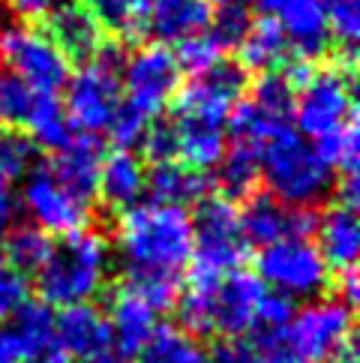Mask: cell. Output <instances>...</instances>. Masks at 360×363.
I'll list each match as a JSON object with an SVG mask.
<instances>
[{
    "label": "cell",
    "mask_w": 360,
    "mask_h": 363,
    "mask_svg": "<svg viewBox=\"0 0 360 363\" xmlns=\"http://www.w3.org/2000/svg\"><path fill=\"white\" fill-rule=\"evenodd\" d=\"M252 24V16L247 12V6H235V4H225L220 6L216 12H210V21H208V33L213 36L216 43H220V48L225 51H235L243 36H247Z\"/></svg>",
    "instance_id": "cell-39"
},
{
    "label": "cell",
    "mask_w": 360,
    "mask_h": 363,
    "mask_svg": "<svg viewBox=\"0 0 360 363\" xmlns=\"http://www.w3.org/2000/svg\"><path fill=\"white\" fill-rule=\"evenodd\" d=\"M147 123H150V121H147L141 111H135L130 102H120L118 114H114L111 123H108L111 145L118 147V150H130V147H135L138 141H141V135H145Z\"/></svg>",
    "instance_id": "cell-41"
},
{
    "label": "cell",
    "mask_w": 360,
    "mask_h": 363,
    "mask_svg": "<svg viewBox=\"0 0 360 363\" xmlns=\"http://www.w3.org/2000/svg\"><path fill=\"white\" fill-rule=\"evenodd\" d=\"M315 157L325 162L330 172L339 174H357V121H345L333 133L315 138Z\"/></svg>",
    "instance_id": "cell-34"
},
{
    "label": "cell",
    "mask_w": 360,
    "mask_h": 363,
    "mask_svg": "<svg viewBox=\"0 0 360 363\" xmlns=\"http://www.w3.org/2000/svg\"><path fill=\"white\" fill-rule=\"evenodd\" d=\"M192 255L186 285L216 289L231 270H240L249 255V243L240 235L237 204L220 192H208L192 211Z\"/></svg>",
    "instance_id": "cell-3"
},
{
    "label": "cell",
    "mask_w": 360,
    "mask_h": 363,
    "mask_svg": "<svg viewBox=\"0 0 360 363\" xmlns=\"http://www.w3.org/2000/svg\"><path fill=\"white\" fill-rule=\"evenodd\" d=\"M55 342L72 360H87L94 354L111 352L114 342L108 315L94 303L63 306V313L55 315Z\"/></svg>",
    "instance_id": "cell-18"
},
{
    "label": "cell",
    "mask_w": 360,
    "mask_h": 363,
    "mask_svg": "<svg viewBox=\"0 0 360 363\" xmlns=\"http://www.w3.org/2000/svg\"><path fill=\"white\" fill-rule=\"evenodd\" d=\"M294 94H298V90L282 79L276 69L255 72V75H249V84H247V96L264 114L279 121L282 126H291V121H294Z\"/></svg>",
    "instance_id": "cell-32"
},
{
    "label": "cell",
    "mask_w": 360,
    "mask_h": 363,
    "mask_svg": "<svg viewBox=\"0 0 360 363\" xmlns=\"http://www.w3.org/2000/svg\"><path fill=\"white\" fill-rule=\"evenodd\" d=\"M126 48L118 43H106V48L90 60L81 63L79 72H72L67 79V118L75 133H94L99 135L102 129H108L111 118L118 114L123 102V72Z\"/></svg>",
    "instance_id": "cell-6"
},
{
    "label": "cell",
    "mask_w": 360,
    "mask_h": 363,
    "mask_svg": "<svg viewBox=\"0 0 360 363\" xmlns=\"http://www.w3.org/2000/svg\"><path fill=\"white\" fill-rule=\"evenodd\" d=\"M249 340L255 348V363H303L300 354L286 342L282 330H264Z\"/></svg>",
    "instance_id": "cell-43"
},
{
    "label": "cell",
    "mask_w": 360,
    "mask_h": 363,
    "mask_svg": "<svg viewBox=\"0 0 360 363\" xmlns=\"http://www.w3.org/2000/svg\"><path fill=\"white\" fill-rule=\"evenodd\" d=\"M12 219H16V201H12V196H9V180L0 174V238L6 235Z\"/></svg>",
    "instance_id": "cell-48"
},
{
    "label": "cell",
    "mask_w": 360,
    "mask_h": 363,
    "mask_svg": "<svg viewBox=\"0 0 360 363\" xmlns=\"http://www.w3.org/2000/svg\"><path fill=\"white\" fill-rule=\"evenodd\" d=\"M223 57H228V55L208 33V28H204L201 33H192V36H186V40H180L177 51H174V60H177L180 72H189V75H201L204 69H210L213 63H220Z\"/></svg>",
    "instance_id": "cell-38"
},
{
    "label": "cell",
    "mask_w": 360,
    "mask_h": 363,
    "mask_svg": "<svg viewBox=\"0 0 360 363\" xmlns=\"http://www.w3.org/2000/svg\"><path fill=\"white\" fill-rule=\"evenodd\" d=\"M84 12L99 24L108 43L141 45L147 36V4L145 0H79Z\"/></svg>",
    "instance_id": "cell-22"
},
{
    "label": "cell",
    "mask_w": 360,
    "mask_h": 363,
    "mask_svg": "<svg viewBox=\"0 0 360 363\" xmlns=\"http://www.w3.org/2000/svg\"><path fill=\"white\" fill-rule=\"evenodd\" d=\"M108 274V240L96 228L63 235L51 246V255L36 270V291L48 306L87 303Z\"/></svg>",
    "instance_id": "cell-2"
},
{
    "label": "cell",
    "mask_w": 360,
    "mask_h": 363,
    "mask_svg": "<svg viewBox=\"0 0 360 363\" xmlns=\"http://www.w3.org/2000/svg\"><path fill=\"white\" fill-rule=\"evenodd\" d=\"M255 267V277L264 285H274V291L288 297H315L333 282L318 246L306 238H282L261 246Z\"/></svg>",
    "instance_id": "cell-7"
},
{
    "label": "cell",
    "mask_w": 360,
    "mask_h": 363,
    "mask_svg": "<svg viewBox=\"0 0 360 363\" xmlns=\"http://www.w3.org/2000/svg\"><path fill=\"white\" fill-rule=\"evenodd\" d=\"M0 240H4V255L0 258L24 277L36 274L45 258L51 255V246H55L51 235L43 231L40 225H9Z\"/></svg>",
    "instance_id": "cell-30"
},
{
    "label": "cell",
    "mask_w": 360,
    "mask_h": 363,
    "mask_svg": "<svg viewBox=\"0 0 360 363\" xmlns=\"http://www.w3.org/2000/svg\"><path fill=\"white\" fill-rule=\"evenodd\" d=\"M123 285L133 294H138L153 313L174 309L177 297H180V274H171V270H135V267H130L123 277Z\"/></svg>",
    "instance_id": "cell-33"
},
{
    "label": "cell",
    "mask_w": 360,
    "mask_h": 363,
    "mask_svg": "<svg viewBox=\"0 0 360 363\" xmlns=\"http://www.w3.org/2000/svg\"><path fill=\"white\" fill-rule=\"evenodd\" d=\"M174 135H177V160L196 172L216 168L225 157V126L189 121V118H171Z\"/></svg>",
    "instance_id": "cell-26"
},
{
    "label": "cell",
    "mask_w": 360,
    "mask_h": 363,
    "mask_svg": "<svg viewBox=\"0 0 360 363\" xmlns=\"http://www.w3.org/2000/svg\"><path fill=\"white\" fill-rule=\"evenodd\" d=\"M220 6H225V4H235V6H247V4H252V0H216Z\"/></svg>",
    "instance_id": "cell-50"
},
{
    "label": "cell",
    "mask_w": 360,
    "mask_h": 363,
    "mask_svg": "<svg viewBox=\"0 0 360 363\" xmlns=\"http://www.w3.org/2000/svg\"><path fill=\"white\" fill-rule=\"evenodd\" d=\"M28 135L36 141V147H45L51 153L63 150L72 141L75 129L69 126V118L63 106L57 102L55 94H40L36 90V99H33V108H30V118H28Z\"/></svg>",
    "instance_id": "cell-29"
},
{
    "label": "cell",
    "mask_w": 360,
    "mask_h": 363,
    "mask_svg": "<svg viewBox=\"0 0 360 363\" xmlns=\"http://www.w3.org/2000/svg\"><path fill=\"white\" fill-rule=\"evenodd\" d=\"M235 55H237L235 60L240 63V67L249 75H255V72L276 69L279 63L291 55V48H288L286 33H282V28L276 24V18L261 12L259 18H252L243 43L235 48Z\"/></svg>",
    "instance_id": "cell-25"
},
{
    "label": "cell",
    "mask_w": 360,
    "mask_h": 363,
    "mask_svg": "<svg viewBox=\"0 0 360 363\" xmlns=\"http://www.w3.org/2000/svg\"><path fill=\"white\" fill-rule=\"evenodd\" d=\"M0 63L40 94L60 90L72 72V63L33 24H12L0 30Z\"/></svg>",
    "instance_id": "cell-10"
},
{
    "label": "cell",
    "mask_w": 360,
    "mask_h": 363,
    "mask_svg": "<svg viewBox=\"0 0 360 363\" xmlns=\"http://www.w3.org/2000/svg\"><path fill=\"white\" fill-rule=\"evenodd\" d=\"M261 180L270 196L288 207H315L337 184L333 172L291 126L261 145Z\"/></svg>",
    "instance_id": "cell-4"
},
{
    "label": "cell",
    "mask_w": 360,
    "mask_h": 363,
    "mask_svg": "<svg viewBox=\"0 0 360 363\" xmlns=\"http://www.w3.org/2000/svg\"><path fill=\"white\" fill-rule=\"evenodd\" d=\"M240 235L247 243L267 246L282 238H315L318 213L313 207H288L276 201L267 189H255L252 196L243 199V207H237Z\"/></svg>",
    "instance_id": "cell-12"
},
{
    "label": "cell",
    "mask_w": 360,
    "mask_h": 363,
    "mask_svg": "<svg viewBox=\"0 0 360 363\" xmlns=\"http://www.w3.org/2000/svg\"><path fill=\"white\" fill-rule=\"evenodd\" d=\"M123 102H130L135 111H141L147 121H153L157 114L171 106V99L180 87V67L174 60V51L162 43L150 45H135L133 55H126L123 60Z\"/></svg>",
    "instance_id": "cell-9"
},
{
    "label": "cell",
    "mask_w": 360,
    "mask_h": 363,
    "mask_svg": "<svg viewBox=\"0 0 360 363\" xmlns=\"http://www.w3.org/2000/svg\"><path fill=\"white\" fill-rule=\"evenodd\" d=\"M141 147V162L159 165V162H174L177 160V135L171 121H150L145 135L138 141Z\"/></svg>",
    "instance_id": "cell-40"
},
{
    "label": "cell",
    "mask_w": 360,
    "mask_h": 363,
    "mask_svg": "<svg viewBox=\"0 0 360 363\" xmlns=\"http://www.w3.org/2000/svg\"><path fill=\"white\" fill-rule=\"evenodd\" d=\"M327 30L339 51H351L360 36V0H321Z\"/></svg>",
    "instance_id": "cell-37"
},
{
    "label": "cell",
    "mask_w": 360,
    "mask_h": 363,
    "mask_svg": "<svg viewBox=\"0 0 360 363\" xmlns=\"http://www.w3.org/2000/svg\"><path fill=\"white\" fill-rule=\"evenodd\" d=\"M79 363H123V357H118L114 352H102V354H94V357L79 360Z\"/></svg>",
    "instance_id": "cell-49"
},
{
    "label": "cell",
    "mask_w": 360,
    "mask_h": 363,
    "mask_svg": "<svg viewBox=\"0 0 360 363\" xmlns=\"http://www.w3.org/2000/svg\"><path fill=\"white\" fill-rule=\"evenodd\" d=\"M21 360L28 357H24V348L18 342L16 330L9 324H0V363H21Z\"/></svg>",
    "instance_id": "cell-47"
},
{
    "label": "cell",
    "mask_w": 360,
    "mask_h": 363,
    "mask_svg": "<svg viewBox=\"0 0 360 363\" xmlns=\"http://www.w3.org/2000/svg\"><path fill=\"white\" fill-rule=\"evenodd\" d=\"M261 12L274 16L291 43V55L321 63L333 51V36L321 0H261Z\"/></svg>",
    "instance_id": "cell-14"
},
{
    "label": "cell",
    "mask_w": 360,
    "mask_h": 363,
    "mask_svg": "<svg viewBox=\"0 0 360 363\" xmlns=\"http://www.w3.org/2000/svg\"><path fill=\"white\" fill-rule=\"evenodd\" d=\"M261 180V145L235 141L220 160V196L228 201H243L252 196Z\"/></svg>",
    "instance_id": "cell-27"
},
{
    "label": "cell",
    "mask_w": 360,
    "mask_h": 363,
    "mask_svg": "<svg viewBox=\"0 0 360 363\" xmlns=\"http://www.w3.org/2000/svg\"><path fill=\"white\" fill-rule=\"evenodd\" d=\"M147 4V33L162 43H180L192 33H201L210 21L208 0H145Z\"/></svg>",
    "instance_id": "cell-23"
},
{
    "label": "cell",
    "mask_w": 360,
    "mask_h": 363,
    "mask_svg": "<svg viewBox=\"0 0 360 363\" xmlns=\"http://www.w3.org/2000/svg\"><path fill=\"white\" fill-rule=\"evenodd\" d=\"M9 328L16 330L28 360H36L45 348L55 345V313H51V306L43 301H24L16 313H12Z\"/></svg>",
    "instance_id": "cell-31"
},
{
    "label": "cell",
    "mask_w": 360,
    "mask_h": 363,
    "mask_svg": "<svg viewBox=\"0 0 360 363\" xmlns=\"http://www.w3.org/2000/svg\"><path fill=\"white\" fill-rule=\"evenodd\" d=\"M102 157H106V150H102L99 135H94V133H75L69 145L51 157L48 172L57 177V184L67 192H72L79 201L94 207Z\"/></svg>",
    "instance_id": "cell-17"
},
{
    "label": "cell",
    "mask_w": 360,
    "mask_h": 363,
    "mask_svg": "<svg viewBox=\"0 0 360 363\" xmlns=\"http://www.w3.org/2000/svg\"><path fill=\"white\" fill-rule=\"evenodd\" d=\"M145 184H147L145 162L133 150H114L108 157H102L96 196L111 216L135 207L141 192H145Z\"/></svg>",
    "instance_id": "cell-21"
},
{
    "label": "cell",
    "mask_w": 360,
    "mask_h": 363,
    "mask_svg": "<svg viewBox=\"0 0 360 363\" xmlns=\"http://www.w3.org/2000/svg\"><path fill=\"white\" fill-rule=\"evenodd\" d=\"M40 147L36 141L21 133V129H0V174L6 180H16L30 174L36 168Z\"/></svg>",
    "instance_id": "cell-36"
},
{
    "label": "cell",
    "mask_w": 360,
    "mask_h": 363,
    "mask_svg": "<svg viewBox=\"0 0 360 363\" xmlns=\"http://www.w3.org/2000/svg\"><path fill=\"white\" fill-rule=\"evenodd\" d=\"M28 277L18 274L16 267H9L4 258H0V321L4 318H12V313L28 301Z\"/></svg>",
    "instance_id": "cell-42"
},
{
    "label": "cell",
    "mask_w": 360,
    "mask_h": 363,
    "mask_svg": "<svg viewBox=\"0 0 360 363\" xmlns=\"http://www.w3.org/2000/svg\"><path fill=\"white\" fill-rule=\"evenodd\" d=\"M282 336L303 363H325L354 336V313L339 297L303 306L282 328Z\"/></svg>",
    "instance_id": "cell-11"
},
{
    "label": "cell",
    "mask_w": 360,
    "mask_h": 363,
    "mask_svg": "<svg viewBox=\"0 0 360 363\" xmlns=\"http://www.w3.org/2000/svg\"><path fill=\"white\" fill-rule=\"evenodd\" d=\"M267 291V285L249 274V270H231L220 279L213 291V336L231 340V336H247L259 315V303Z\"/></svg>",
    "instance_id": "cell-15"
},
{
    "label": "cell",
    "mask_w": 360,
    "mask_h": 363,
    "mask_svg": "<svg viewBox=\"0 0 360 363\" xmlns=\"http://www.w3.org/2000/svg\"><path fill=\"white\" fill-rule=\"evenodd\" d=\"M33 28H40L69 63H90L108 43V36L99 30V24L87 16L79 0H60Z\"/></svg>",
    "instance_id": "cell-16"
},
{
    "label": "cell",
    "mask_w": 360,
    "mask_h": 363,
    "mask_svg": "<svg viewBox=\"0 0 360 363\" xmlns=\"http://www.w3.org/2000/svg\"><path fill=\"white\" fill-rule=\"evenodd\" d=\"M318 252L333 277L357 267L360 255V225H357V207L342 201H333L318 213Z\"/></svg>",
    "instance_id": "cell-19"
},
{
    "label": "cell",
    "mask_w": 360,
    "mask_h": 363,
    "mask_svg": "<svg viewBox=\"0 0 360 363\" xmlns=\"http://www.w3.org/2000/svg\"><path fill=\"white\" fill-rule=\"evenodd\" d=\"M133 357L135 363H208L198 340L177 324H157L150 340Z\"/></svg>",
    "instance_id": "cell-28"
},
{
    "label": "cell",
    "mask_w": 360,
    "mask_h": 363,
    "mask_svg": "<svg viewBox=\"0 0 360 363\" xmlns=\"http://www.w3.org/2000/svg\"><path fill=\"white\" fill-rule=\"evenodd\" d=\"M210 363H255V348L249 336H231L210 348Z\"/></svg>",
    "instance_id": "cell-45"
},
{
    "label": "cell",
    "mask_w": 360,
    "mask_h": 363,
    "mask_svg": "<svg viewBox=\"0 0 360 363\" xmlns=\"http://www.w3.org/2000/svg\"><path fill=\"white\" fill-rule=\"evenodd\" d=\"M114 238L130 267L180 274L192 255V219L186 207L157 201L135 204L118 213Z\"/></svg>",
    "instance_id": "cell-1"
},
{
    "label": "cell",
    "mask_w": 360,
    "mask_h": 363,
    "mask_svg": "<svg viewBox=\"0 0 360 363\" xmlns=\"http://www.w3.org/2000/svg\"><path fill=\"white\" fill-rule=\"evenodd\" d=\"M33 99L36 90L0 63V129H21L24 133Z\"/></svg>",
    "instance_id": "cell-35"
},
{
    "label": "cell",
    "mask_w": 360,
    "mask_h": 363,
    "mask_svg": "<svg viewBox=\"0 0 360 363\" xmlns=\"http://www.w3.org/2000/svg\"><path fill=\"white\" fill-rule=\"evenodd\" d=\"M354 72L357 57L351 51L333 48L315 63L300 96H294V121L303 135L321 138L354 118Z\"/></svg>",
    "instance_id": "cell-5"
},
{
    "label": "cell",
    "mask_w": 360,
    "mask_h": 363,
    "mask_svg": "<svg viewBox=\"0 0 360 363\" xmlns=\"http://www.w3.org/2000/svg\"><path fill=\"white\" fill-rule=\"evenodd\" d=\"M108 324H111V342L118 357H133L141 345L150 340L157 328V313L133 294L123 282H118L108 294Z\"/></svg>",
    "instance_id": "cell-20"
},
{
    "label": "cell",
    "mask_w": 360,
    "mask_h": 363,
    "mask_svg": "<svg viewBox=\"0 0 360 363\" xmlns=\"http://www.w3.org/2000/svg\"><path fill=\"white\" fill-rule=\"evenodd\" d=\"M294 313H298L294 297L267 289L264 297H261V303H259V315H255V321L264 324V330H282L294 318Z\"/></svg>",
    "instance_id": "cell-44"
},
{
    "label": "cell",
    "mask_w": 360,
    "mask_h": 363,
    "mask_svg": "<svg viewBox=\"0 0 360 363\" xmlns=\"http://www.w3.org/2000/svg\"><path fill=\"white\" fill-rule=\"evenodd\" d=\"M57 4H60V0H4V6L21 24H40Z\"/></svg>",
    "instance_id": "cell-46"
},
{
    "label": "cell",
    "mask_w": 360,
    "mask_h": 363,
    "mask_svg": "<svg viewBox=\"0 0 360 363\" xmlns=\"http://www.w3.org/2000/svg\"><path fill=\"white\" fill-rule=\"evenodd\" d=\"M145 189L157 204L189 207L208 196L210 180L204 172H196V168H189L184 162H159V165H150Z\"/></svg>",
    "instance_id": "cell-24"
},
{
    "label": "cell",
    "mask_w": 360,
    "mask_h": 363,
    "mask_svg": "<svg viewBox=\"0 0 360 363\" xmlns=\"http://www.w3.org/2000/svg\"><path fill=\"white\" fill-rule=\"evenodd\" d=\"M21 201L36 219V225L48 235H72V231L90 228V223H94V216H90L94 207L63 189L57 177L48 172V165H36L28 174Z\"/></svg>",
    "instance_id": "cell-13"
},
{
    "label": "cell",
    "mask_w": 360,
    "mask_h": 363,
    "mask_svg": "<svg viewBox=\"0 0 360 363\" xmlns=\"http://www.w3.org/2000/svg\"><path fill=\"white\" fill-rule=\"evenodd\" d=\"M249 72L235 57H223L192 82L180 84L171 99V118H189L213 126H225L231 106L247 94Z\"/></svg>",
    "instance_id": "cell-8"
}]
</instances>
